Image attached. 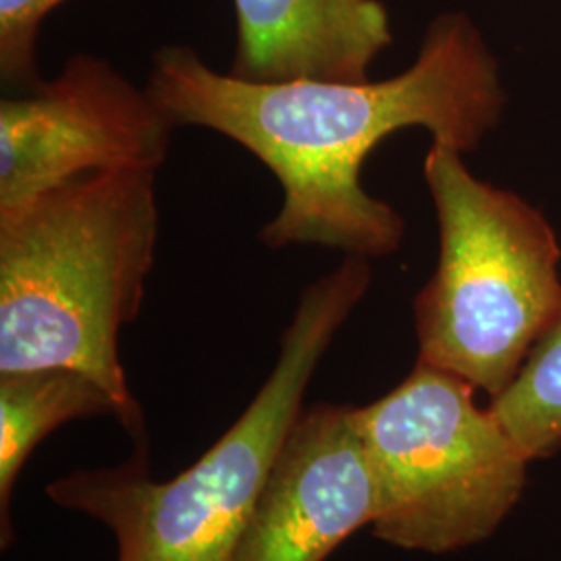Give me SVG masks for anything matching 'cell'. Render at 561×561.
<instances>
[{
    "label": "cell",
    "mask_w": 561,
    "mask_h": 561,
    "mask_svg": "<svg viewBox=\"0 0 561 561\" xmlns=\"http://www.w3.org/2000/svg\"><path fill=\"white\" fill-rule=\"evenodd\" d=\"M375 516L354 408L319 403L287 435L227 561H324Z\"/></svg>",
    "instance_id": "obj_7"
},
{
    "label": "cell",
    "mask_w": 561,
    "mask_h": 561,
    "mask_svg": "<svg viewBox=\"0 0 561 561\" xmlns=\"http://www.w3.org/2000/svg\"><path fill=\"white\" fill-rule=\"evenodd\" d=\"M173 121L108 60L71 55L59 76L0 102V210L88 173L161 169Z\"/></svg>",
    "instance_id": "obj_6"
},
{
    "label": "cell",
    "mask_w": 561,
    "mask_h": 561,
    "mask_svg": "<svg viewBox=\"0 0 561 561\" xmlns=\"http://www.w3.org/2000/svg\"><path fill=\"white\" fill-rule=\"evenodd\" d=\"M157 169L88 173L0 210V375L69 368L140 431L119 331L140 312L161 210Z\"/></svg>",
    "instance_id": "obj_2"
},
{
    "label": "cell",
    "mask_w": 561,
    "mask_h": 561,
    "mask_svg": "<svg viewBox=\"0 0 561 561\" xmlns=\"http://www.w3.org/2000/svg\"><path fill=\"white\" fill-rule=\"evenodd\" d=\"M460 150L433 141L424 181L439 259L414 301L421 362L495 400L561 317L556 231L520 196L470 173Z\"/></svg>",
    "instance_id": "obj_4"
},
{
    "label": "cell",
    "mask_w": 561,
    "mask_h": 561,
    "mask_svg": "<svg viewBox=\"0 0 561 561\" xmlns=\"http://www.w3.org/2000/svg\"><path fill=\"white\" fill-rule=\"evenodd\" d=\"M370 283L368 261L345 256L301 291L261 391L221 439L175 479L152 481L136 461L59 479L48 484V497L104 522L119 542V561L229 560L300 419L317 366Z\"/></svg>",
    "instance_id": "obj_3"
},
{
    "label": "cell",
    "mask_w": 561,
    "mask_h": 561,
    "mask_svg": "<svg viewBox=\"0 0 561 561\" xmlns=\"http://www.w3.org/2000/svg\"><path fill=\"white\" fill-rule=\"evenodd\" d=\"M474 387L419 360L381 400L354 408L377 491L373 533L447 553L486 539L520 500L528 454Z\"/></svg>",
    "instance_id": "obj_5"
},
{
    "label": "cell",
    "mask_w": 561,
    "mask_h": 561,
    "mask_svg": "<svg viewBox=\"0 0 561 561\" xmlns=\"http://www.w3.org/2000/svg\"><path fill=\"white\" fill-rule=\"evenodd\" d=\"M530 460L561 447V317L522 364L516 379L489 405Z\"/></svg>",
    "instance_id": "obj_10"
},
{
    "label": "cell",
    "mask_w": 561,
    "mask_h": 561,
    "mask_svg": "<svg viewBox=\"0 0 561 561\" xmlns=\"http://www.w3.org/2000/svg\"><path fill=\"white\" fill-rule=\"evenodd\" d=\"M146 88L175 127L221 134L279 181V213L259 233L266 248L319 245L364 261L393 254L405 231L400 213L362 185L368 154L410 127L470 152L505 106L497 62L458 11L431 21L414 62L387 80H240L169 44Z\"/></svg>",
    "instance_id": "obj_1"
},
{
    "label": "cell",
    "mask_w": 561,
    "mask_h": 561,
    "mask_svg": "<svg viewBox=\"0 0 561 561\" xmlns=\"http://www.w3.org/2000/svg\"><path fill=\"white\" fill-rule=\"evenodd\" d=\"M125 414L113 396L85 375L69 368H41L0 375V516L2 545L11 533L9 507L13 484L36 445L65 422Z\"/></svg>",
    "instance_id": "obj_9"
},
{
    "label": "cell",
    "mask_w": 561,
    "mask_h": 561,
    "mask_svg": "<svg viewBox=\"0 0 561 561\" xmlns=\"http://www.w3.org/2000/svg\"><path fill=\"white\" fill-rule=\"evenodd\" d=\"M65 0H0V80L13 92L41 83L36 46L42 23Z\"/></svg>",
    "instance_id": "obj_11"
},
{
    "label": "cell",
    "mask_w": 561,
    "mask_h": 561,
    "mask_svg": "<svg viewBox=\"0 0 561 561\" xmlns=\"http://www.w3.org/2000/svg\"><path fill=\"white\" fill-rule=\"evenodd\" d=\"M229 73L248 81H364L393 42L381 0H233Z\"/></svg>",
    "instance_id": "obj_8"
}]
</instances>
